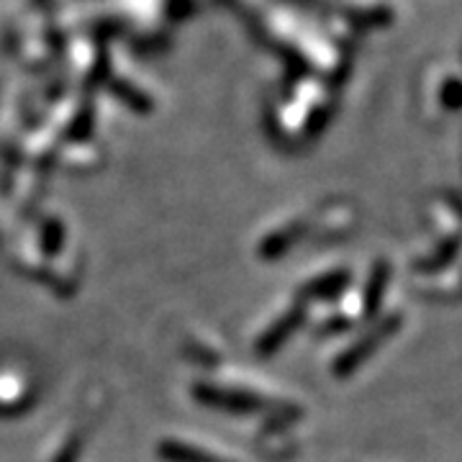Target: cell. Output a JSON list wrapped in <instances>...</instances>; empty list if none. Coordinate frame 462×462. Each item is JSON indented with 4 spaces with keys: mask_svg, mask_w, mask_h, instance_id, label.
Returning a JSON list of instances; mask_svg holds the SVG:
<instances>
[{
    "mask_svg": "<svg viewBox=\"0 0 462 462\" xmlns=\"http://www.w3.org/2000/svg\"><path fill=\"white\" fill-rule=\"evenodd\" d=\"M457 249H460V239H452V242H447L445 247L439 249V252H437L434 257H430V263L424 264V270H437L439 264L449 263V260H452V257L457 254Z\"/></svg>",
    "mask_w": 462,
    "mask_h": 462,
    "instance_id": "cell-2",
    "label": "cell"
},
{
    "mask_svg": "<svg viewBox=\"0 0 462 462\" xmlns=\"http://www.w3.org/2000/svg\"><path fill=\"white\" fill-rule=\"evenodd\" d=\"M167 457L175 462H218L214 457H203L199 455L196 449H190V447H178V445H167L165 447Z\"/></svg>",
    "mask_w": 462,
    "mask_h": 462,
    "instance_id": "cell-1",
    "label": "cell"
}]
</instances>
